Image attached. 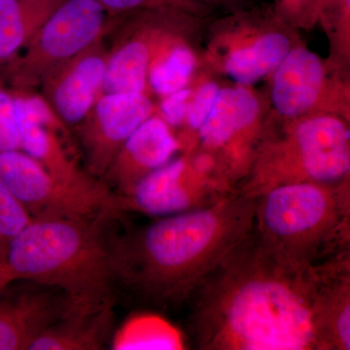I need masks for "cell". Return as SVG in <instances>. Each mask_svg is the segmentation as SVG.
Masks as SVG:
<instances>
[{"instance_id": "44dd1931", "label": "cell", "mask_w": 350, "mask_h": 350, "mask_svg": "<svg viewBox=\"0 0 350 350\" xmlns=\"http://www.w3.org/2000/svg\"><path fill=\"white\" fill-rule=\"evenodd\" d=\"M183 345L181 334L152 312L131 317L112 340L114 349H181Z\"/></svg>"}, {"instance_id": "52a82bcc", "label": "cell", "mask_w": 350, "mask_h": 350, "mask_svg": "<svg viewBox=\"0 0 350 350\" xmlns=\"http://www.w3.org/2000/svg\"><path fill=\"white\" fill-rule=\"evenodd\" d=\"M214 165L199 154L189 163L174 159L147 174L121 198L124 213L129 211L163 217L215 204L234 193L218 179L211 178Z\"/></svg>"}, {"instance_id": "9c48e42d", "label": "cell", "mask_w": 350, "mask_h": 350, "mask_svg": "<svg viewBox=\"0 0 350 350\" xmlns=\"http://www.w3.org/2000/svg\"><path fill=\"white\" fill-rule=\"evenodd\" d=\"M153 105L144 93L101 94L75 131L85 170L101 179L124 142L151 117Z\"/></svg>"}, {"instance_id": "f1b7e54d", "label": "cell", "mask_w": 350, "mask_h": 350, "mask_svg": "<svg viewBox=\"0 0 350 350\" xmlns=\"http://www.w3.org/2000/svg\"><path fill=\"white\" fill-rule=\"evenodd\" d=\"M286 3L290 4V5H296L300 6L303 5V4L308 3L310 0H285Z\"/></svg>"}, {"instance_id": "83f0119b", "label": "cell", "mask_w": 350, "mask_h": 350, "mask_svg": "<svg viewBox=\"0 0 350 350\" xmlns=\"http://www.w3.org/2000/svg\"><path fill=\"white\" fill-rule=\"evenodd\" d=\"M12 280L9 278L8 273H7L5 265L4 262L0 260V288L3 287L7 283L11 282Z\"/></svg>"}, {"instance_id": "277c9868", "label": "cell", "mask_w": 350, "mask_h": 350, "mask_svg": "<svg viewBox=\"0 0 350 350\" xmlns=\"http://www.w3.org/2000/svg\"><path fill=\"white\" fill-rule=\"evenodd\" d=\"M253 229L276 252L306 266H321L349 253V181L271 189L255 199Z\"/></svg>"}, {"instance_id": "7c38bea8", "label": "cell", "mask_w": 350, "mask_h": 350, "mask_svg": "<svg viewBox=\"0 0 350 350\" xmlns=\"http://www.w3.org/2000/svg\"><path fill=\"white\" fill-rule=\"evenodd\" d=\"M16 117L21 150L62 180L77 185H91L96 178L82 169L64 150L57 131L64 126L43 98L23 96L15 98Z\"/></svg>"}, {"instance_id": "4fadbf2b", "label": "cell", "mask_w": 350, "mask_h": 350, "mask_svg": "<svg viewBox=\"0 0 350 350\" xmlns=\"http://www.w3.org/2000/svg\"><path fill=\"white\" fill-rule=\"evenodd\" d=\"M178 149L169 125L149 117L124 142L100 180L117 195H126L147 174L172 160Z\"/></svg>"}, {"instance_id": "3957f363", "label": "cell", "mask_w": 350, "mask_h": 350, "mask_svg": "<svg viewBox=\"0 0 350 350\" xmlns=\"http://www.w3.org/2000/svg\"><path fill=\"white\" fill-rule=\"evenodd\" d=\"M122 216L33 219L9 244L3 261L9 278L59 288L78 308L116 303L114 250Z\"/></svg>"}, {"instance_id": "9a60e30c", "label": "cell", "mask_w": 350, "mask_h": 350, "mask_svg": "<svg viewBox=\"0 0 350 350\" xmlns=\"http://www.w3.org/2000/svg\"><path fill=\"white\" fill-rule=\"evenodd\" d=\"M71 308L31 345L29 350H98L111 338L113 308Z\"/></svg>"}, {"instance_id": "484cf974", "label": "cell", "mask_w": 350, "mask_h": 350, "mask_svg": "<svg viewBox=\"0 0 350 350\" xmlns=\"http://www.w3.org/2000/svg\"><path fill=\"white\" fill-rule=\"evenodd\" d=\"M109 16L159 8V7H178L185 5L184 0H96Z\"/></svg>"}, {"instance_id": "5b68a950", "label": "cell", "mask_w": 350, "mask_h": 350, "mask_svg": "<svg viewBox=\"0 0 350 350\" xmlns=\"http://www.w3.org/2000/svg\"><path fill=\"white\" fill-rule=\"evenodd\" d=\"M0 181L33 219H91L125 214L121 198L98 180L77 185L62 180L22 150L0 152Z\"/></svg>"}, {"instance_id": "5bb4252c", "label": "cell", "mask_w": 350, "mask_h": 350, "mask_svg": "<svg viewBox=\"0 0 350 350\" xmlns=\"http://www.w3.org/2000/svg\"><path fill=\"white\" fill-rule=\"evenodd\" d=\"M324 80L323 64L305 48L289 51L273 76V100L283 116L308 111L319 98Z\"/></svg>"}, {"instance_id": "4316f807", "label": "cell", "mask_w": 350, "mask_h": 350, "mask_svg": "<svg viewBox=\"0 0 350 350\" xmlns=\"http://www.w3.org/2000/svg\"><path fill=\"white\" fill-rule=\"evenodd\" d=\"M190 96V90L185 88L180 91L165 96V100L161 105V110H162L163 121L167 125L180 126L184 120L187 118Z\"/></svg>"}, {"instance_id": "d4e9b609", "label": "cell", "mask_w": 350, "mask_h": 350, "mask_svg": "<svg viewBox=\"0 0 350 350\" xmlns=\"http://www.w3.org/2000/svg\"><path fill=\"white\" fill-rule=\"evenodd\" d=\"M218 86L214 83H206L200 87L192 103L189 105L187 113L188 125L193 130H199L211 113L218 92Z\"/></svg>"}, {"instance_id": "ffe728a7", "label": "cell", "mask_w": 350, "mask_h": 350, "mask_svg": "<svg viewBox=\"0 0 350 350\" xmlns=\"http://www.w3.org/2000/svg\"><path fill=\"white\" fill-rule=\"evenodd\" d=\"M289 51L286 36L266 34L250 47L234 51L228 59L226 70L239 84H253L275 70Z\"/></svg>"}, {"instance_id": "ac0fdd59", "label": "cell", "mask_w": 350, "mask_h": 350, "mask_svg": "<svg viewBox=\"0 0 350 350\" xmlns=\"http://www.w3.org/2000/svg\"><path fill=\"white\" fill-rule=\"evenodd\" d=\"M66 0H0V59L24 48Z\"/></svg>"}, {"instance_id": "e0dca14e", "label": "cell", "mask_w": 350, "mask_h": 350, "mask_svg": "<svg viewBox=\"0 0 350 350\" xmlns=\"http://www.w3.org/2000/svg\"><path fill=\"white\" fill-rule=\"evenodd\" d=\"M258 112L259 103L247 90H218L213 109L198 130L202 144L213 149L226 146L255 121Z\"/></svg>"}, {"instance_id": "8fae6325", "label": "cell", "mask_w": 350, "mask_h": 350, "mask_svg": "<svg viewBox=\"0 0 350 350\" xmlns=\"http://www.w3.org/2000/svg\"><path fill=\"white\" fill-rule=\"evenodd\" d=\"M108 52L103 39L57 66L44 78V100L64 126L75 129L103 91Z\"/></svg>"}, {"instance_id": "cb8c5ba5", "label": "cell", "mask_w": 350, "mask_h": 350, "mask_svg": "<svg viewBox=\"0 0 350 350\" xmlns=\"http://www.w3.org/2000/svg\"><path fill=\"white\" fill-rule=\"evenodd\" d=\"M21 150L15 98L0 90V152Z\"/></svg>"}, {"instance_id": "2e32d148", "label": "cell", "mask_w": 350, "mask_h": 350, "mask_svg": "<svg viewBox=\"0 0 350 350\" xmlns=\"http://www.w3.org/2000/svg\"><path fill=\"white\" fill-rule=\"evenodd\" d=\"M320 315L329 350H349V253L324 264Z\"/></svg>"}, {"instance_id": "30bf717a", "label": "cell", "mask_w": 350, "mask_h": 350, "mask_svg": "<svg viewBox=\"0 0 350 350\" xmlns=\"http://www.w3.org/2000/svg\"><path fill=\"white\" fill-rule=\"evenodd\" d=\"M72 308L59 288L17 280L0 288V350H29Z\"/></svg>"}, {"instance_id": "8992f818", "label": "cell", "mask_w": 350, "mask_h": 350, "mask_svg": "<svg viewBox=\"0 0 350 350\" xmlns=\"http://www.w3.org/2000/svg\"><path fill=\"white\" fill-rule=\"evenodd\" d=\"M110 16L96 0H66L25 46L18 82L40 85L51 71L105 38Z\"/></svg>"}, {"instance_id": "603a6c76", "label": "cell", "mask_w": 350, "mask_h": 350, "mask_svg": "<svg viewBox=\"0 0 350 350\" xmlns=\"http://www.w3.org/2000/svg\"><path fill=\"white\" fill-rule=\"evenodd\" d=\"M32 221L31 216L0 181V260L4 261L9 244Z\"/></svg>"}, {"instance_id": "ba28073f", "label": "cell", "mask_w": 350, "mask_h": 350, "mask_svg": "<svg viewBox=\"0 0 350 350\" xmlns=\"http://www.w3.org/2000/svg\"><path fill=\"white\" fill-rule=\"evenodd\" d=\"M284 160L262 170L271 187L319 182L338 183L349 178V130L330 116L308 119L297 126Z\"/></svg>"}, {"instance_id": "d6986e66", "label": "cell", "mask_w": 350, "mask_h": 350, "mask_svg": "<svg viewBox=\"0 0 350 350\" xmlns=\"http://www.w3.org/2000/svg\"><path fill=\"white\" fill-rule=\"evenodd\" d=\"M151 52L144 40L126 41L108 53L101 94L144 93Z\"/></svg>"}, {"instance_id": "7a4b0ae2", "label": "cell", "mask_w": 350, "mask_h": 350, "mask_svg": "<svg viewBox=\"0 0 350 350\" xmlns=\"http://www.w3.org/2000/svg\"><path fill=\"white\" fill-rule=\"evenodd\" d=\"M255 199L232 193L211 206L122 230L117 293L150 312L185 306L204 278L251 231Z\"/></svg>"}, {"instance_id": "6da1fadb", "label": "cell", "mask_w": 350, "mask_h": 350, "mask_svg": "<svg viewBox=\"0 0 350 350\" xmlns=\"http://www.w3.org/2000/svg\"><path fill=\"white\" fill-rule=\"evenodd\" d=\"M323 278L324 264L291 261L252 229L189 298V338L200 350H329Z\"/></svg>"}, {"instance_id": "7402d4cb", "label": "cell", "mask_w": 350, "mask_h": 350, "mask_svg": "<svg viewBox=\"0 0 350 350\" xmlns=\"http://www.w3.org/2000/svg\"><path fill=\"white\" fill-rule=\"evenodd\" d=\"M195 68V57L185 47H175L148 72L149 83L161 96H169L187 86Z\"/></svg>"}]
</instances>
